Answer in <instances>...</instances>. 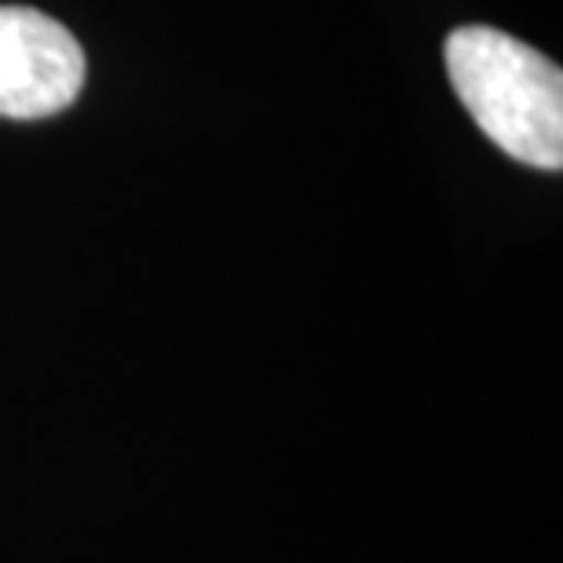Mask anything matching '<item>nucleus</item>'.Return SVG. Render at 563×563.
Here are the masks:
<instances>
[{"label":"nucleus","mask_w":563,"mask_h":563,"mask_svg":"<svg viewBox=\"0 0 563 563\" xmlns=\"http://www.w3.org/2000/svg\"><path fill=\"white\" fill-rule=\"evenodd\" d=\"M446 70L476 125L516 162L563 168V74L531 44L494 26H461L446 37Z\"/></svg>","instance_id":"nucleus-1"},{"label":"nucleus","mask_w":563,"mask_h":563,"mask_svg":"<svg viewBox=\"0 0 563 563\" xmlns=\"http://www.w3.org/2000/svg\"><path fill=\"white\" fill-rule=\"evenodd\" d=\"M81 88L85 52L74 33L37 8L0 4V118H52Z\"/></svg>","instance_id":"nucleus-2"}]
</instances>
